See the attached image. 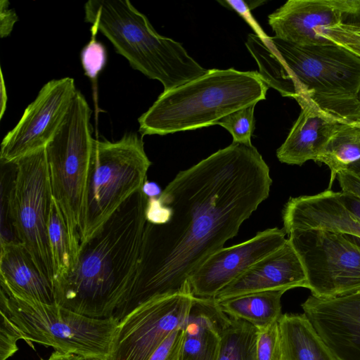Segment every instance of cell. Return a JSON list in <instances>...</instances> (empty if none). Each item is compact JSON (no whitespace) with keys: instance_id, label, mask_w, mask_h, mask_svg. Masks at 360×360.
I'll list each match as a JSON object with an SVG mask.
<instances>
[{"instance_id":"cell-17","label":"cell","mask_w":360,"mask_h":360,"mask_svg":"<svg viewBox=\"0 0 360 360\" xmlns=\"http://www.w3.org/2000/svg\"><path fill=\"white\" fill-rule=\"evenodd\" d=\"M283 230L323 229L360 239V219L347 210L331 189L290 198L282 212Z\"/></svg>"},{"instance_id":"cell-30","label":"cell","mask_w":360,"mask_h":360,"mask_svg":"<svg viewBox=\"0 0 360 360\" xmlns=\"http://www.w3.org/2000/svg\"><path fill=\"white\" fill-rule=\"evenodd\" d=\"M23 340L18 329L6 315L1 311L0 360H7L18 349L17 341Z\"/></svg>"},{"instance_id":"cell-33","label":"cell","mask_w":360,"mask_h":360,"mask_svg":"<svg viewBox=\"0 0 360 360\" xmlns=\"http://www.w3.org/2000/svg\"><path fill=\"white\" fill-rule=\"evenodd\" d=\"M336 179L342 191L352 193L360 197V174L347 169L340 172Z\"/></svg>"},{"instance_id":"cell-23","label":"cell","mask_w":360,"mask_h":360,"mask_svg":"<svg viewBox=\"0 0 360 360\" xmlns=\"http://www.w3.org/2000/svg\"><path fill=\"white\" fill-rule=\"evenodd\" d=\"M360 160V120L341 124L330 136L314 162L330 169L328 189L338 174Z\"/></svg>"},{"instance_id":"cell-36","label":"cell","mask_w":360,"mask_h":360,"mask_svg":"<svg viewBox=\"0 0 360 360\" xmlns=\"http://www.w3.org/2000/svg\"><path fill=\"white\" fill-rule=\"evenodd\" d=\"M46 360H84V358L75 354H64L58 351H55L51 354L49 359Z\"/></svg>"},{"instance_id":"cell-22","label":"cell","mask_w":360,"mask_h":360,"mask_svg":"<svg viewBox=\"0 0 360 360\" xmlns=\"http://www.w3.org/2000/svg\"><path fill=\"white\" fill-rule=\"evenodd\" d=\"M286 291L274 290L250 292L217 302L228 316L241 319L262 330L282 316L281 297Z\"/></svg>"},{"instance_id":"cell-7","label":"cell","mask_w":360,"mask_h":360,"mask_svg":"<svg viewBox=\"0 0 360 360\" xmlns=\"http://www.w3.org/2000/svg\"><path fill=\"white\" fill-rule=\"evenodd\" d=\"M91 115L86 98L77 90L65 118L45 147L52 195L67 227L74 266L80 247V218L96 140Z\"/></svg>"},{"instance_id":"cell-10","label":"cell","mask_w":360,"mask_h":360,"mask_svg":"<svg viewBox=\"0 0 360 360\" xmlns=\"http://www.w3.org/2000/svg\"><path fill=\"white\" fill-rule=\"evenodd\" d=\"M287 235L311 295L333 298L360 290V245L351 236L323 229L294 230Z\"/></svg>"},{"instance_id":"cell-15","label":"cell","mask_w":360,"mask_h":360,"mask_svg":"<svg viewBox=\"0 0 360 360\" xmlns=\"http://www.w3.org/2000/svg\"><path fill=\"white\" fill-rule=\"evenodd\" d=\"M347 0H288L268 16L274 37L300 46L329 44L326 32L342 20Z\"/></svg>"},{"instance_id":"cell-24","label":"cell","mask_w":360,"mask_h":360,"mask_svg":"<svg viewBox=\"0 0 360 360\" xmlns=\"http://www.w3.org/2000/svg\"><path fill=\"white\" fill-rule=\"evenodd\" d=\"M48 237L53 265V287L65 279L74 267L67 227L53 198L48 221Z\"/></svg>"},{"instance_id":"cell-40","label":"cell","mask_w":360,"mask_h":360,"mask_svg":"<svg viewBox=\"0 0 360 360\" xmlns=\"http://www.w3.org/2000/svg\"><path fill=\"white\" fill-rule=\"evenodd\" d=\"M359 100H360V94H359Z\"/></svg>"},{"instance_id":"cell-39","label":"cell","mask_w":360,"mask_h":360,"mask_svg":"<svg viewBox=\"0 0 360 360\" xmlns=\"http://www.w3.org/2000/svg\"><path fill=\"white\" fill-rule=\"evenodd\" d=\"M84 360H103V359L97 358V357H88V358H84Z\"/></svg>"},{"instance_id":"cell-2","label":"cell","mask_w":360,"mask_h":360,"mask_svg":"<svg viewBox=\"0 0 360 360\" xmlns=\"http://www.w3.org/2000/svg\"><path fill=\"white\" fill-rule=\"evenodd\" d=\"M148 198L139 190L85 243L68 277L53 285L57 304L95 319L113 317L134 278Z\"/></svg>"},{"instance_id":"cell-37","label":"cell","mask_w":360,"mask_h":360,"mask_svg":"<svg viewBox=\"0 0 360 360\" xmlns=\"http://www.w3.org/2000/svg\"><path fill=\"white\" fill-rule=\"evenodd\" d=\"M1 119L2 118V116L4 113V111L6 108V101H7V96H6V86L4 84V80L2 75V72H1Z\"/></svg>"},{"instance_id":"cell-14","label":"cell","mask_w":360,"mask_h":360,"mask_svg":"<svg viewBox=\"0 0 360 360\" xmlns=\"http://www.w3.org/2000/svg\"><path fill=\"white\" fill-rule=\"evenodd\" d=\"M302 307L338 360H360V290L333 298L311 295Z\"/></svg>"},{"instance_id":"cell-21","label":"cell","mask_w":360,"mask_h":360,"mask_svg":"<svg viewBox=\"0 0 360 360\" xmlns=\"http://www.w3.org/2000/svg\"><path fill=\"white\" fill-rule=\"evenodd\" d=\"M278 325L285 360H338L304 314H282Z\"/></svg>"},{"instance_id":"cell-8","label":"cell","mask_w":360,"mask_h":360,"mask_svg":"<svg viewBox=\"0 0 360 360\" xmlns=\"http://www.w3.org/2000/svg\"><path fill=\"white\" fill-rule=\"evenodd\" d=\"M0 311L6 315L32 347L31 342H35L84 359L106 360L119 324L113 317L91 318L56 303L47 304L12 298L2 289Z\"/></svg>"},{"instance_id":"cell-38","label":"cell","mask_w":360,"mask_h":360,"mask_svg":"<svg viewBox=\"0 0 360 360\" xmlns=\"http://www.w3.org/2000/svg\"><path fill=\"white\" fill-rule=\"evenodd\" d=\"M348 169L360 174V160L352 165Z\"/></svg>"},{"instance_id":"cell-25","label":"cell","mask_w":360,"mask_h":360,"mask_svg":"<svg viewBox=\"0 0 360 360\" xmlns=\"http://www.w3.org/2000/svg\"><path fill=\"white\" fill-rule=\"evenodd\" d=\"M229 318L217 360H257L258 329L245 321Z\"/></svg>"},{"instance_id":"cell-31","label":"cell","mask_w":360,"mask_h":360,"mask_svg":"<svg viewBox=\"0 0 360 360\" xmlns=\"http://www.w3.org/2000/svg\"><path fill=\"white\" fill-rule=\"evenodd\" d=\"M184 326L171 333L148 360H181Z\"/></svg>"},{"instance_id":"cell-3","label":"cell","mask_w":360,"mask_h":360,"mask_svg":"<svg viewBox=\"0 0 360 360\" xmlns=\"http://www.w3.org/2000/svg\"><path fill=\"white\" fill-rule=\"evenodd\" d=\"M245 46L269 87L300 106L318 105L352 120L360 119V57L333 42L300 46L260 29Z\"/></svg>"},{"instance_id":"cell-29","label":"cell","mask_w":360,"mask_h":360,"mask_svg":"<svg viewBox=\"0 0 360 360\" xmlns=\"http://www.w3.org/2000/svg\"><path fill=\"white\" fill-rule=\"evenodd\" d=\"M91 39L82 49L80 57L84 75L96 81L106 64L107 52L104 45L96 39L97 32L91 30Z\"/></svg>"},{"instance_id":"cell-11","label":"cell","mask_w":360,"mask_h":360,"mask_svg":"<svg viewBox=\"0 0 360 360\" xmlns=\"http://www.w3.org/2000/svg\"><path fill=\"white\" fill-rule=\"evenodd\" d=\"M193 299L189 286L135 309L119 322L106 360H148L171 333L184 326Z\"/></svg>"},{"instance_id":"cell-18","label":"cell","mask_w":360,"mask_h":360,"mask_svg":"<svg viewBox=\"0 0 360 360\" xmlns=\"http://www.w3.org/2000/svg\"><path fill=\"white\" fill-rule=\"evenodd\" d=\"M355 121L358 120L305 104L301 106L286 139L277 149V158L282 163L300 166L309 160L315 161L337 128L342 123Z\"/></svg>"},{"instance_id":"cell-35","label":"cell","mask_w":360,"mask_h":360,"mask_svg":"<svg viewBox=\"0 0 360 360\" xmlns=\"http://www.w3.org/2000/svg\"><path fill=\"white\" fill-rule=\"evenodd\" d=\"M141 190L148 198H158L162 192L158 184L148 180L143 184Z\"/></svg>"},{"instance_id":"cell-9","label":"cell","mask_w":360,"mask_h":360,"mask_svg":"<svg viewBox=\"0 0 360 360\" xmlns=\"http://www.w3.org/2000/svg\"><path fill=\"white\" fill-rule=\"evenodd\" d=\"M13 178L1 186L5 192L4 219L11 225L17 241L32 256L41 273L53 283V271L48 237L53 195L45 148L13 163ZM3 182V181H1ZM4 183V182H3ZM2 192V191H1ZM4 193V192H3Z\"/></svg>"},{"instance_id":"cell-19","label":"cell","mask_w":360,"mask_h":360,"mask_svg":"<svg viewBox=\"0 0 360 360\" xmlns=\"http://www.w3.org/2000/svg\"><path fill=\"white\" fill-rule=\"evenodd\" d=\"M1 289L12 298L30 302L55 304L52 283L18 242L1 243Z\"/></svg>"},{"instance_id":"cell-1","label":"cell","mask_w":360,"mask_h":360,"mask_svg":"<svg viewBox=\"0 0 360 360\" xmlns=\"http://www.w3.org/2000/svg\"><path fill=\"white\" fill-rule=\"evenodd\" d=\"M269 168L251 143L233 142L180 171L157 201L159 224L146 221L137 270L113 317L189 287V279L236 236L269 194Z\"/></svg>"},{"instance_id":"cell-4","label":"cell","mask_w":360,"mask_h":360,"mask_svg":"<svg viewBox=\"0 0 360 360\" xmlns=\"http://www.w3.org/2000/svg\"><path fill=\"white\" fill-rule=\"evenodd\" d=\"M269 87L258 72L210 69L186 84L163 91L138 119L143 135H166L210 125L266 98Z\"/></svg>"},{"instance_id":"cell-28","label":"cell","mask_w":360,"mask_h":360,"mask_svg":"<svg viewBox=\"0 0 360 360\" xmlns=\"http://www.w3.org/2000/svg\"><path fill=\"white\" fill-rule=\"evenodd\" d=\"M258 330L257 360H285L278 321Z\"/></svg>"},{"instance_id":"cell-13","label":"cell","mask_w":360,"mask_h":360,"mask_svg":"<svg viewBox=\"0 0 360 360\" xmlns=\"http://www.w3.org/2000/svg\"><path fill=\"white\" fill-rule=\"evenodd\" d=\"M283 229H268L253 238L211 255L191 276L188 283L195 297L214 298L254 264L283 245Z\"/></svg>"},{"instance_id":"cell-5","label":"cell","mask_w":360,"mask_h":360,"mask_svg":"<svg viewBox=\"0 0 360 360\" xmlns=\"http://www.w3.org/2000/svg\"><path fill=\"white\" fill-rule=\"evenodd\" d=\"M84 20L101 32L134 70L161 82L164 91L205 75L208 70L182 44L159 34L147 17L128 0H89Z\"/></svg>"},{"instance_id":"cell-26","label":"cell","mask_w":360,"mask_h":360,"mask_svg":"<svg viewBox=\"0 0 360 360\" xmlns=\"http://www.w3.org/2000/svg\"><path fill=\"white\" fill-rule=\"evenodd\" d=\"M324 37L360 57V0H347L342 20Z\"/></svg>"},{"instance_id":"cell-12","label":"cell","mask_w":360,"mask_h":360,"mask_svg":"<svg viewBox=\"0 0 360 360\" xmlns=\"http://www.w3.org/2000/svg\"><path fill=\"white\" fill-rule=\"evenodd\" d=\"M77 90L74 79L69 77L46 83L15 127L3 139L1 163H13L45 148L65 118Z\"/></svg>"},{"instance_id":"cell-16","label":"cell","mask_w":360,"mask_h":360,"mask_svg":"<svg viewBox=\"0 0 360 360\" xmlns=\"http://www.w3.org/2000/svg\"><path fill=\"white\" fill-rule=\"evenodd\" d=\"M302 262L287 239L281 248L264 257L222 288L213 298L219 302L250 292L295 288H307Z\"/></svg>"},{"instance_id":"cell-20","label":"cell","mask_w":360,"mask_h":360,"mask_svg":"<svg viewBox=\"0 0 360 360\" xmlns=\"http://www.w3.org/2000/svg\"><path fill=\"white\" fill-rule=\"evenodd\" d=\"M229 320L213 298L194 297L184 324L181 360H217Z\"/></svg>"},{"instance_id":"cell-34","label":"cell","mask_w":360,"mask_h":360,"mask_svg":"<svg viewBox=\"0 0 360 360\" xmlns=\"http://www.w3.org/2000/svg\"><path fill=\"white\" fill-rule=\"evenodd\" d=\"M337 195L343 206L360 219V197L344 191H338Z\"/></svg>"},{"instance_id":"cell-27","label":"cell","mask_w":360,"mask_h":360,"mask_svg":"<svg viewBox=\"0 0 360 360\" xmlns=\"http://www.w3.org/2000/svg\"><path fill=\"white\" fill-rule=\"evenodd\" d=\"M256 105L236 110L219 120V124L228 130L233 137V142L251 143V136L255 129L254 111Z\"/></svg>"},{"instance_id":"cell-32","label":"cell","mask_w":360,"mask_h":360,"mask_svg":"<svg viewBox=\"0 0 360 360\" xmlns=\"http://www.w3.org/2000/svg\"><path fill=\"white\" fill-rule=\"evenodd\" d=\"M7 0L0 1V35L1 38L8 36L18 21V15L13 8H9Z\"/></svg>"},{"instance_id":"cell-6","label":"cell","mask_w":360,"mask_h":360,"mask_svg":"<svg viewBox=\"0 0 360 360\" xmlns=\"http://www.w3.org/2000/svg\"><path fill=\"white\" fill-rule=\"evenodd\" d=\"M150 165L143 139L135 133L117 141L95 140L79 223L80 245L141 189Z\"/></svg>"}]
</instances>
